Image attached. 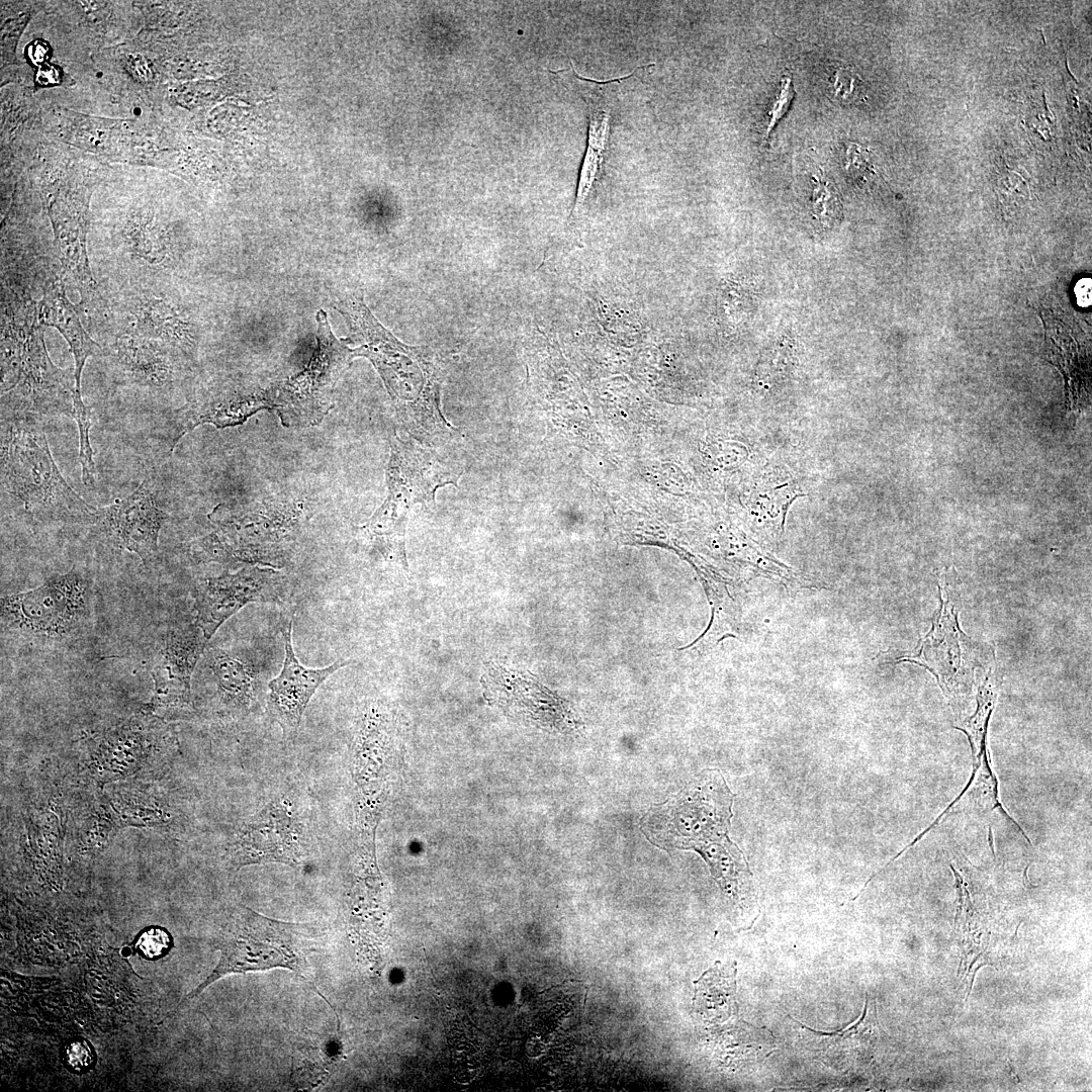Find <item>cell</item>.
Listing matches in <instances>:
<instances>
[{
    "mask_svg": "<svg viewBox=\"0 0 1092 1092\" xmlns=\"http://www.w3.org/2000/svg\"><path fill=\"white\" fill-rule=\"evenodd\" d=\"M733 800L721 772L706 769L641 820V830L656 846L700 853L729 899L739 898L751 886L747 860L729 838Z\"/></svg>",
    "mask_w": 1092,
    "mask_h": 1092,
    "instance_id": "6da1fadb",
    "label": "cell"
},
{
    "mask_svg": "<svg viewBox=\"0 0 1092 1092\" xmlns=\"http://www.w3.org/2000/svg\"><path fill=\"white\" fill-rule=\"evenodd\" d=\"M349 327L347 342L353 358L365 357L374 365L389 393L396 415L412 436L427 440L451 431L441 411L444 374L437 355L427 346L397 340L371 313L359 295L337 303Z\"/></svg>",
    "mask_w": 1092,
    "mask_h": 1092,
    "instance_id": "7a4b0ae2",
    "label": "cell"
},
{
    "mask_svg": "<svg viewBox=\"0 0 1092 1092\" xmlns=\"http://www.w3.org/2000/svg\"><path fill=\"white\" fill-rule=\"evenodd\" d=\"M1 486L40 520L93 525L96 508L66 481L51 453L41 417L1 414Z\"/></svg>",
    "mask_w": 1092,
    "mask_h": 1092,
    "instance_id": "3957f363",
    "label": "cell"
},
{
    "mask_svg": "<svg viewBox=\"0 0 1092 1092\" xmlns=\"http://www.w3.org/2000/svg\"><path fill=\"white\" fill-rule=\"evenodd\" d=\"M324 937L317 922L281 921L240 905L213 940L220 952L217 965L181 1004L226 975L282 968L304 977L309 970L307 959L320 951Z\"/></svg>",
    "mask_w": 1092,
    "mask_h": 1092,
    "instance_id": "277c9868",
    "label": "cell"
},
{
    "mask_svg": "<svg viewBox=\"0 0 1092 1092\" xmlns=\"http://www.w3.org/2000/svg\"><path fill=\"white\" fill-rule=\"evenodd\" d=\"M208 519L213 530L189 547L197 562L279 568L299 537L304 511L299 502L271 500L240 508L221 504Z\"/></svg>",
    "mask_w": 1092,
    "mask_h": 1092,
    "instance_id": "5b68a950",
    "label": "cell"
},
{
    "mask_svg": "<svg viewBox=\"0 0 1092 1092\" xmlns=\"http://www.w3.org/2000/svg\"><path fill=\"white\" fill-rule=\"evenodd\" d=\"M462 471L444 461L435 451L414 440L402 441L396 433L390 440L386 467L387 496L359 534L384 559L407 567L405 529L411 509L419 503H433L438 488L457 486Z\"/></svg>",
    "mask_w": 1092,
    "mask_h": 1092,
    "instance_id": "8992f818",
    "label": "cell"
},
{
    "mask_svg": "<svg viewBox=\"0 0 1092 1092\" xmlns=\"http://www.w3.org/2000/svg\"><path fill=\"white\" fill-rule=\"evenodd\" d=\"M48 354L43 329L34 321L10 325L1 347V414L71 417V377Z\"/></svg>",
    "mask_w": 1092,
    "mask_h": 1092,
    "instance_id": "52a82bcc",
    "label": "cell"
},
{
    "mask_svg": "<svg viewBox=\"0 0 1092 1092\" xmlns=\"http://www.w3.org/2000/svg\"><path fill=\"white\" fill-rule=\"evenodd\" d=\"M1 630L41 644H63L87 629L93 614L92 582L77 566L41 585L1 597Z\"/></svg>",
    "mask_w": 1092,
    "mask_h": 1092,
    "instance_id": "ba28073f",
    "label": "cell"
},
{
    "mask_svg": "<svg viewBox=\"0 0 1092 1092\" xmlns=\"http://www.w3.org/2000/svg\"><path fill=\"white\" fill-rule=\"evenodd\" d=\"M941 577V605L932 628L915 650L899 655L897 661H911L932 672L949 703L959 708L970 695L973 670L982 666L984 652L982 646L960 629L949 573H943Z\"/></svg>",
    "mask_w": 1092,
    "mask_h": 1092,
    "instance_id": "9c48e42d",
    "label": "cell"
},
{
    "mask_svg": "<svg viewBox=\"0 0 1092 1092\" xmlns=\"http://www.w3.org/2000/svg\"><path fill=\"white\" fill-rule=\"evenodd\" d=\"M286 577L276 568L249 564L237 572L201 579L196 587V625L209 640L217 629L251 603L280 602Z\"/></svg>",
    "mask_w": 1092,
    "mask_h": 1092,
    "instance_id": "30bf717a",
    "label": "cell"
},
{
    "mask_svg": "<svg viewBox=\"0 0 1092 1092\" xmlns=\"http://www.w3.org/2000/svg\"><path fill=\"white\" fill-rule=\"evenodd\" d=\"M167 520L152 481L146 478L128 495L96 508L93 525L115 546L134 553L148 564L158 553L160 531Z\"/></svg>",
    "mask_w": 1092,
    "mask_h": 1092,
    "instance_id": "8fae6325",
    "label": "cell"
},
{
    "mask_svg": "<svg viewBox=\"0 0 1092 1092\" xmlns=\"http://www.w3.org/2000/svg\"><path fill=\"white\" fill-rule=\"evenodd\" d=\"M300 830L288 808L271 802L241 828L229 854L230 864L239 870L269 862L296 867L301 862Z\"/></svg>",
    "mask_w": 1092,
    "mask_h": 1092,
    "instance_id": "7c38bea8",
    "label": "cell"
},
{
    "mask_svg": "<svg viewBox=\"0 0 1092 1092\" xmlns=\"http://www.w3.org/2000/svg\"><path fill=\"white\" fill-rule=\"evenodd\" d=\"M481 681L485 697L510 713L560 731L576 725L564 702L530 674L490 662Z\"/></svg>",
    "mask_w": 1092,
    "mask_h": 1092,
    "instance_id": "4fadbf2b",
    "label": "cell"
},
{
    "mask_svg": "<svg viewBox=\"0 0 1092 1092\" xmlns=\"http://www.w3.org/2000/svg\"><path fill=\"white\" fill-rule=\"evenodd\" d=\"M208 640L194 627L173 628L164 636L151 671L154 694L148 706L155 711H178L190 705L191 676Z\"/></svg>",
    "mask_w": 1092,
    "mask_h": 1092,
    "instance_id": "5bb4252c",
    "label": "cell"
},
{
    "mask_svg": "<svg viewBox=\"0 0 1092 1092\" xmlns=\"http://www.w3.org/2000/svg\"><path fill=\"white\" fill-rule=\"evenodd\" d=\"M292 620L283 631L284 660L280 673L268 684L267 712L280 726L286 740L298 732L302 715L316 690L325 680L351 661L340 660L321 668L300 663L292 646Z\"/></svg>",
    "mask_w": 1092,
    "mask_h": 1092,
    "instance_id": "9a60e30c",
    "label": "cell"
},
{
    "mask_svg": "<svg viewBox=\"0 0 1092 1092\" xmlns=\"http://www.w3.org/2000/svg\"><path fill=\"white\" fill-rule=\"evenodd\" d=\"M317 348L305 370L288 382L295 403L291 408L293 421L313 423L323 412L320 395L334 385L342 371L354 359L350 347L333 335L327 313L318 310Z\"/></svg>",
    "mask_w": 1092,
    "mask_h": 1092,
    "instance_id": "2e32d148",
    "label": "cell"
},
{
    "mask_svg": "<svg viewBox=\"0 0 1092 1092\" xmlns=\"http://www.w3.org/2000/svg\"><path fill=\"white\" fill-rule=\"evenodd\" d=\"M181 355L168 345L136 333H124L115 343L114 365L124 382L152 392H166L176 383Z\"/></svg>",
    "mask_w": 1092,
    "mask_h": 1092,
    "instance_id": "e0dca14e",
    "label": "cell"
},
{
    "mask_svg": "<svg viewBox=\"0 0 1092 1092\" xmlns=\"http://www.w3.org/2000/svg\"><path fill=\"white\" fill-rule=\"evenodd\" d=\"M55 249L65 271L75 282L81 303L90 307L102 299L92 276L86 247L85 204L77 198L52 203Z\"/></svg>",
    "mask_w": 1092,
    "mask_h": 1092,
    "instance_id": "ac0fdd59",
    "label": "cell"
},
{
    "mask_svg": "<svg viewBox=\"0 0 1092 1092\" xmlns=\"http://www.w3.org/2000/svg\"><path fill=\"white\" fill-rule=\"evenodd\" d=\"M588 111L587 146L582 162L573 213L582 211L603 169L607 155L615 80L600 82L577 75Z\"/></svg>",
    "mask_w": 1092,
    "mask_h": 1092,
    "instance_id": "d6986e66",
    "label": "cell"
},
{
    "mask_svg": "<svg viewBox=\"0 0 1092 1092\" xmlns=\"http://www.w3.org/2000/svg\"><path fill=\"white\" fill-rule=\"evenodd\" d=\"M268 407V401L239 397L230 392L207 391L189 400L168 418L166 438L171 454L179 440L203 424L225 428L242 424L253 413Z\"/></svg>",
    "mask_w": 1092,
    "mask_h": 1092,
    "instance_id": "ffe728a7",
    "label": "cell"
},
{
    "mask_svg": "<svg viewBox=\"0 0 1092 1092\" xmlns=\"http://www.w3.org/2000/svg\"><path fill=\"white\" fill-rule=\"evenodd\" d=\"M36 317L40 326L56 328L68 342L75 364L73 399H82L81 376L86 360L102 355L103 351L82 327L61 280L47 284L43 296L36 305Z\"/></svg>",
    "mask_w": 1092,
    "mask_h": 1092,
    "instance_id": "44dd1931",
    "label": "cell"
},
{
    "mask_svg": "<svg viewBox=\"0 0 1092 1092\" xmlns=\"http://www.w3.org/2000/svg\"><path fill=\"white\" fill-rule=\"evenodd\" d=\"M130 313L135 318L133 333L160 341L181 356H189L194 350L195 337L189 320L165 296L143 293L134 298Z\"/></svg>",
    "mask_w": 1092,
    "mask_h": 1092,
    "instance_id": "7402d4cb",
    "label": "cell"
},
{
    "mask_svg": "<svg viewBox=\"0 0 1092 1092\" xmlns=\"http://www.w3.org/2000/svg\"><path fill=\"white\" fill-rule=\"evenodd\" d=\"M735 964L715 966L694 982V1009L706 1021H723L735 1011Z\"/></svg>",
    "mask_w": 1092,
    "mask_h": 1092,
    "instance_id": "603a6c76",
    "label": "cell"
},
{
    "mask_svg": "<svg viewBox=\"0 0 1092 1092\" xmlns=\"http://www.w3.org/2000/svg\"><path fill=\"white\" fill-rule=\"evenodd\" d=\"M206 666L219 695L229 702L248 706L256 689L254 671L231 652L212 648L205 654Z\"/></svg>",
    "mask_w": 1092,
    "mask_h": 1092,
    "instance_id": "cb8c5ba5",
    "label": "cell"
},
{
    "mask_svg": "<svg viewBox=\"0 0 1092 1092\" xmlns=\"http://www.w3.org/2000/svg\"><path fill=\"white\" fill-rule=\"evenodd\" d=\"M802 495L794 481H762L752 496V514L761 528L782 532L790 506Z\"/></svg>",
    "mask_w": 1092,
    "mask_h": 1092,
    "instance_id": "d4e9b609",
    "label": "cell"
},
{
    "mask_svg": "<svg viewBox=\"0 0 1092 1092\" xmlns=\"http://www.w3.org/2000/svg\"><path fill=\"white\" fill-rule=\"evenodd\" d=\"M91 416L92 406L86 405L82 399L73 400L72 418L76 421L79 431L78 458L81 465V477L83 484L87 487H93L96 478L93 450L89 439V431L92 425Z\"/></svg>",
    "mask_w": 1092,
    "mask_h": 1092,
    "instance_id": "484cf974",
    "label": "cell"
},
{
    "mask_svg": "<svg viewBox=\"0 0 1092 1092\" xmlns=\"http://www.w3.org/2000/svg\"><path fill=\"white\" fill-rule=\"evenodd\" d=\"M812 208L814 213L821 221H828L838 211V199L836 192L830 185L828 179L820 172V169L812 173Z\"/></svg>",
    "mask_w": 1092,
    "mask_h": 1092,
    "instance_id": "4316f807",
    "label": "cell"
},
{
    "mask_svg": "<svg viewBox=\"0 0 1092 1092\" xmlns=\"http://www.w3.org/2000/svg\"><path fill=\"white\" fill-rule=\"evenodd\" d=\"M793 98H794V87H793V84H792V80H791L790 77L784 76L782 78L781 82H780V85H779L772 99L770 100V102L768 103V106L766 108L765 119H764V128L765 129H764V133H763L765 138H767L769 135V133L771 132L774 127L778 124V122L782 119V117L787 113Z\"/></svg>",
    "mask_w": 1092,
    "mask_h": 1092,
    "instance_id": "83f0119b",
    "label": "cell"
},
{
    "mask_svg": "<svg viewBox=\"0 0 1092 1092\" xmlns=\"http://www.w3.org/2000/svg\"><path fill=\"white\" fill-rule=\"evenodd\" d=\"M831 92L837 101L853 102L859 97L861 82L859 76L849 68H839L830 80Z\"/></svg>",
    "mask_w": 1092,
    "mask_h": 1092,
    "instance_id": "f1b7e54d",
    "label": "cell"
},
{
    "mask_svg": "<svg viewBox=\"0 0 1092 1092\" xmlns=\"http://www.w3.org/2000/svg\"><path fill=\"white\" fill-rule=\"evenodd\" d=\"M171 945V936L161 927H152L144 931L138 941V950L148 959L161 957Z\"/></svg>",
    "mask_w": 1092,
    "mask_h": 1092,
    "instance_id": "f546056e",
    "label": "cell"
},
{
    "mask_svg": "<svg viewBox=\"0 0 1092 1092\" xmlns=\"http://www.w3.org/2000/svg\"><path fill=\"white\" fill-rule=\"evenodd\" d=\"M68 1065L74 1070H83L88 1067L92 1060V1054L84 1041H73L65 1052Z\"/></svg>",
    "mask_w": 1092,
    "mask_h": 1092,
    "instance_id": "4dcf8cb0",
    "label": "cell"
},
{
    "mask_svg": "<svg viewBox=\"0 0 1092 1092\" xmlns=\"http://www.w3.org/2000/svg\"><path fill=\"white\" fill-rule=\"evenodd\" d=\"M1075 293L1079 305L1086 307L1091 304V280L1083 278L1077 282Z\"/></svg>",
    "mask_w": 1092,
    "mask_h": 1092,
    "instance_id": "1f68e13d",
    "label": "cell"
},
{
    "mask_svg": "<svg viewBox=\"0 0 1092 1092\" xmlns=\"http://www.w3.org/2000/svg\"><path fill=\"white\" fill-rule=\"evenodd\" d=\"M29 57L34 63H41L47 57L46 44L39 41L31 43L29 48Z\"/></svg>",
    "mask_w": 1092,
    "mask_h": 1092,
    "instance_id": "d6a6232c",
    "label": "cell"
},
{
    "mask_svg": "<svg viewBox=\"0 0 1092 1092\" xmlns=\"http://www.w3.org/2000/svg\"><path fill=\"white\" fill-rule=\"evenodd\" d=\"M475 1075H476L475 1070H471V1069H468V1068H461L455 1073L454 1077H455V1080L458 1083L466 1084V1083L472 1081L474 1079Z\"/></svg>",
    "mask_w": 1092,
    "mask_h": 1092,
    "instance_id": "836d02e7",
    "label": "cell"
},
{
    "mask_svg": "<svg viewBox=\"0 0 1092 1092\" xmlns=\"http://www.w3.org/2000/svg\"><path fill=\"white\" fill-rule=\"evenodd\" d=\"M58 77L57 72L52 67H47L46 70H40L37 74L38 82L42 84L56 83L58 80L52 78Z\"/></svg>",
    "mask_w": 1092,
    "mask_h": 1092,
    "instance_id": "e575fe53",
    "label": "cell"
},
{
    "mask_svg": "<svg viewBox=\"0 0 1092 1092\" xmlns=\"http://www.w3.org/2000/svg\"><path fill=\"white\" fill-rule=\"evenodd\" d=\"M986 965H990V963H982V964H980V965H979V966H978V967L976 968V970L974 971V973H973V975H972V979H971V982H970V988H969V991H968V995L966 996V1001H968V998L970 997V994H971V992H972V989H973V986H974V981H975V977H976V974H977V972H978V971H979V970H980V969H981V968H982L983 966H986Z\"/></svg>",
    "mask_w": 1092,
    "mask_h": 1092,
    "instance_id": "d590c367",
    "label": "cell"
},
{
    "mask_svg": "<svg viewBox=\"0 0 1092 1092\" xmlns=\"http://www.w3.org/2000/svg\"><path fill=\"white\" fill-rule=\"evenodd\" d=\"M1008 1065H1009V1068H1010V1070H1011V1073L1013 1074L1014 1078H1015V1079H1016V1081H1017V1082L1019 1083V1082H1020V1079H1019V1077H1018V1076L1016 1075V1073H1015V1070H1014V1068H1013V1066H1012V1063H1011V1062H1009V1063H1008Z\"/></svg>",
    "mask_w": 1092,
    "mask_h": 1092,
    "instance_id": "8d00e7d4",
    "label": "cell"
}]
</instances>
